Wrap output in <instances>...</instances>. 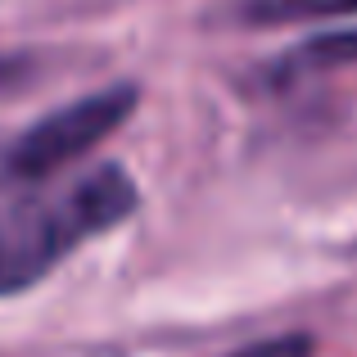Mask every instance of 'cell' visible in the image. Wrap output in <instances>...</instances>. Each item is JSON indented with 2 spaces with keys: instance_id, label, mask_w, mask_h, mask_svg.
Listing matches in <instances>:
<instances>
[{
  "instance_id": "6da1fadb",
  "label": "cell",
  "mask_w": 357,
  "mask_h": 357,
  "mask_svg": "<svg viewBox=\"0 0 357 357\" xmlns=\"http://www.w3.org/2000/svg\"><path fill=\"white\" fill-rule=\"evenodd\" d=\"M140 190L122 163H100L63 190L27 195L0 213V294H23L50 276L77 244L136 213Z\"/></svg>"
},
{
  "instance_id": "7a4b0ae2",
  "label": "cell",
  "mask_w": 357,
  "mask_h": 357,
  "mask_svg": "<svg viewBox=\"0 0 357 357\" xmlns=\"http://www.w3.org/2000/svg\"><path fill=\"white\" fill-rule=\"evenodd\" d=\"M136 100H140V91L131 86V82H118V86L91 91V96L54 109L50 118L32 122V127L14 140V149H9V176L41 181V176L59 172L63 163L82 158L114 127H122V122L131 118V109H136Z\"/></svg>"
},
{
  "instance_id": "3957f363",
  "label": "cell",
  "mask_w": 357,
  "mask_h": 357,
  "mask_svg": "<svg viewBox=\"0 0 357 357\" xmlns=\"http://www.w3.org/2000/svg\"><path fill=\"white\" fill-rule=\"evenodd\" d=\"M340 63H357V32H326V36H307L303 45L285 50L276 63L267 68L271 86H285L294 77H307V73L321 68H340Z\"/></svg>"
},
{
  "instance_id": "277c9868",
  "label": "cell",
  "mask_w": 357,
  "mask_h": 357,
  "mask_svg": "<svg viewBox=\"0 0 357 357\" xmlns=\"http://www.w3.org/2000/svg\"><path fill=\"white\" fill-rule=\"evenodd\" d=\"M340 14H357V0H236L240 23H303Z\"/></svg>"
},
{
  "instance_id": "5b68a950",
  "label": "cell",
  "mask_w": 357,
  "mask_h": 357,
  "mask_svg": "<svg viewBox=\"0 0 357 357\" xmlns=\"http://www.w3.org/2000/svg\"><path fill=\"white\" fill-rule=\"evenodd\" d=\"M317 353V340L303 331H289V335H276V340H262V344H249V349L231 353V357H312Z\"/></svg>"
},
{
  "instance_id": "8992f818",
  "label": "cell",
  "mask_w": 357,
  "mask_h": 357,
  "mask_svg": "<svg viewBox=\"0 0 357 357\" xmlns=\"http://www.w3.org/2000/svg\"><path fill=\"white\" fill-rule=\"evenodd\" d=\"M27 77H32V59H27V54H5L0 50V96L27 86Z\"/></svg>"
}]
</instances>
